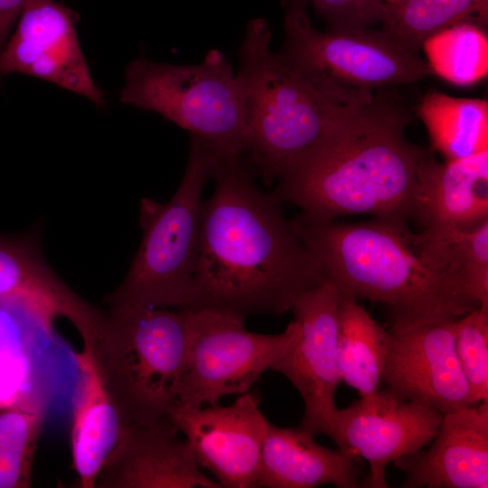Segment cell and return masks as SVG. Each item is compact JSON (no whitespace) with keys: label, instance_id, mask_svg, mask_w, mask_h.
<instances>
[{"label":"cell","instance_id":"cell-11","mask_svg":"<svg viewBox=\"0 0 488 488\" xmlns=\"http://www.w3.org/2000/svg\"><path fill=\"white\" fill-rule=\"evenodd\" d=\"M341 294L329 280L304 292L291 312L296 333L271 366L300 393L305 412L300 427L313 436H334L335 392L341 376L338 366L337 326Z\"/></svg>","mask_w":488,"mask_h":488},{"label":"cell","instance_id":"cell-4","mask_svg":"<svg viewBox=\"0 0 488 488\" xmlns=\"http://www.w3.org/2000/svg\"><path fill=\"white\" fill-rule=\"evenodd\" d=\"M270 42L267 22L260 17L250 20L235 74L243 155L267 185L319 148L361 106L326 94L273 52Z\"/></svg>","mask_w":488,"mask_h":488},{"label":"cell","instance_id":"cell-21","mask_svg":"<svg viewBox=\"0 0 488 488\" xmlns=\"http://www.w3.org/2000/svg\"><path fill=\"white\" fill-rule=\"evenodd\" d=\"M79 376L72 397L71 455L82 488H94L97 474L121 433L119 413L99 372L94 345L76 352Z\"/></svg>","mask_w":488,"mask_h":488},{"label":"cell","instance_id":"cell-3","mask_svg":"<svg viewBox=\"0 0 488 488\" xmlns=\"http://www.w3.org/2000/svg\"><path fill=\"white\" fill-rule=\"evenodd\" d=\"M407 221L345 223L303 212L292 228L340 294L386 306L391 331L456 319L478 307L448 263L421 243Z\"/></svg>","mask_w":488,"mask_h":488},{"label":"cell","instance_id":"cell-1","mask_svg":"<svg viewBox=\"0 0 488 488\" xmlns=\"http://www.w3.org/2000/svg\"><path fill=\"white\" fill-rule=\"evenodd\" d=\"M254 174L244 155L214 157L215 189L202 203L194 299L186 309L243 320L280 315L324 278L282 203L258 187Z\"/></svg>","mask_w":488,"mask_h":488},{"label":"cell","instance_id":"cell-26","mask_svg":"<svg viewBox=\"0 0 488 488\" xmlns=\"http://www.w3.org/2000/svg\"><path fill=\"white\" fill-rule=\"evenodd\" d=\"M47 413L24 408L0 411V488L32 486L34 455Z\"/></svg>","mask_w":488,"mask_h":488},{"label":"cell","instance_id":"cell-6","mask_svg":"<svg viewBox=\"0 0 488 488\" xmlns=\"http://www.w3.org/2000/svg\"><path fill=\"white\" fill-rule=\"evenodd\" d=\"M213 166V155L191 136L184 174L173 197L165 203L150 198L140 202V246L121 284L106 296L108 308L192 305L202 196Z\"/></svg>","mask_w":488,"mask_h":488},{"label":"cell","instance_id":"cell-15","mask_svg":"<svg viewBox=\"0 0 488 488\" xmlns=\"http://www.w3.org/2000/svg\"><path fill=\"white\" fill-rule=\"evenodd\" d=\"M77 14L54 0H31L0 53V79L19 72L37 77L106 104L81 52Z\"/></svg>","mask_w":488,"mask_h":488},{"label":"cell","instance_id":"cell-7","mask_svg":"<svg viewBox=\"0 0 488 488\" xmlns=\"http://www.w3.org/2000/svg\"><path fill=\"white\" fill-rule=\"evenodd\" d=\"M125 79L122 103L188 130L216 158L244 155L235 73L221 51L211 49L201 62L187 65L137 58Z\"/></svg>","mask_w":488,"mask_h":488},{"label":"cell","instance_id":"cell-16","mask_svg":"<svg viewBox=\"0 0 488 488\" xmlns=\"http://www.w3.org/2000/svg\"><path fill=\"white\" fill-rule=\"evenodd\" d=\"M172 421L125 427L95 480L97 488H221L201 470Z\"/></svg>","mask_w":488,"mask_h":488},{"label":"cell","instance_id":"cell-14","mask_svg":"<svg viewBox=\"0 0 488 488\" xmlns=\"http://www.w3.org/2000/svg\"><path fill=\"white\" fill-rule=\"evenodd\" d=\"M456 319L389 330L381 378L388 390L402 399L426 403L442 414L477 405L456 354Z\"/></svg>","mask_w":488,"mask_h":488},{"label":"cell","instance_id":"cell-10","mask_svg":"<svg viewBox=\"0 0 488 488\" xmlns=\"http://www.w3.org/2000/svg\"><path fill=\"white\" fill-rule=\"evenodd\" d=\"M50 322L24 303L0 299V411L47 412L61 396L73 397L79 376L72 352Z\"/></svg>","mask_w":488,"mask_h":488},{"label":"cell","instance_id":"cell-29","mask_svg":"<svg viewBox=\"0 0 488 488\" xmlns=\"http://www.w3.org/2000/svg\"><path fill=\"white\" fill-rule=\"evenodd\" d=\"M325 21L328 30L352 31L368 29L381 22L384 0H308Z\"/></svg>","mask_w":488,"mask_h":488},{"label":"cell","instance_id":"cell-18","mask_svg":"<svg viewBox=\"0 0 488 488\" xmlns=\"http://www.w3.org/2000/svg\"><path fill=\"white\" fill-rule=\"evenodd\" d=\"M413 217L430 245L488 220V149L445 163L431 154L419 171Z\"/></svg>","mask_w":488,"mask_h":488},{"label":"cell","instance_id":"cell-8","mask_svg":"<svg viewBox=\"0 0 488 488\" xmlns=\"http://www.w3.org/2000/svg\"><path fill=\"white\" fill-rule=\"evenodd\" d=\"M278 54L332 98L352 106L375 91L434 75L418 53L403 49L381 31L322 32L306 12L286 11Z\"/></svg>","mask_w":488,"mask_h":488},{"label":"cell","instance_id":"cell-19","mask_svg":"<svg viewBox=\"0 0 488 488\" xmlns=\"http://www.w3.org/2000/svg\"><path fill=\"white\" fill-rule=\"evenodd\" d=\"M427 451L395 461L405 488L488 487V401L443 414Z\"/></svg>","mask_w":488,"mask_h":488},{"label":"cell","instance_id":"cell-24","mask_svg":"<svg viewBox=\"0 0 488 488\" xmlns=\"http://www.w3.org/2000/svg\"><path fill=\"white\" fill-rule=\"evenodd\" d=\"M488 0H397L386 3L380 30L395 43L418 53L430 36L460 23L486 27Z\"/></svg>","mask_w":488,"mask_h":488},{"label":"cell","instance_id":"cell-17","mask_svg":"<svg viewBox=\"0 0 488 488\" xmlns=\"http://www.w3.org/2000/svg\"><path fill=\"white\" fill-rule=\"evenodd\" d=\"M0 299L19 300L52 323L68 319L83 344H96L107 317L58 277L30 234H0Z\"/></svg>","mask_w":488,"mask_h":488},{"label":"cell","instance_id":"cell-30","mask_svg":"<svg viewBox=\"0 0 488 488\" xmlns=\"http://www.w3.org/2000/svg\"><path fill=\"white\" fill-rule=\"evenodd\" d=\"M31 0H0V53L11 29Z\"/></svg>","mask_w":488,"mask_h":488},{"label":"cell","instance_id":"cell-32","mask_svg":"<svg viewBox=\"0 0 488 488\" xmlns=\"http://www.w3.org/2000/svg\"><path fill=\"white\" fill-rule=\"evenodd\" d=\"M386 3H391V2H394V1H397V0H384Z\"/></svg>","mask_w":488,"mask_h":488},{"label":"cell","instance_id":"cell-27","mask_svg":"<svg viewBox=\"0 0 488 488\" xmlns=\"http://www.w3.org/2000/svg\"><path fill=\"white\" fill-rule=\"evenodd\" d=\"M433 246L444 249L466 295L479 306L488 307V220L455 230Z\"/></svg>","mask_w":488,"mask_h":488},{"label":"cell","instance_id":"cell-23","mask_svg":"<svg viewBox=\"0 0 488 488\" xmlns=\"http://www.w3.org/2000/svg\"><path fill=\"white\" fill-rule=\"evenodd\" d=\"M417 114L430 137L432 149L446 160L473 155L488 149V102L430 90L421 99Z\"/></svg>","mask_w":488,"mask_h":488},{"label":"cell","instance_id":"cell-5","mask_svg":"<svg viewBox=\"0 0 488 488\" xmlns=\"http://www.w3.org/2000/svg\"><path fill=\"white\" fill-rule=\"evenodd\" d=\"M106 314L94 354L122 428L171 421L186 366L183 311L124 306Z\"/></svg>","mask_w":488,"mask_h":488},{"label":"cell","instance_id":"cell-9","mask_svg":"<svg viewBox=\"0 0 488 488\" xmlns=\"http://www.w3.org/2000/svg\"><path fill=\"white\" fill-rule=\"evenodd\" d=\"M187 327L185 372L176 406L219 404L227 395L250 390L291 343L293 320L278 334L253 333L244 320L208 308L181 309Z\"/></svg>","mask_w":488,"mask_h":488},{"label":"cell","instance_id":"cell-12","mask_svg":"<svg viewBox=\"0 0 488 488\" xmlns=\"http://www.w3.org/2000/svg\"><path fill=\"white\" fill-rule=\"evenodd\" d=\"M442 418L426 403L380 389L337 410L333 439L342 451L369 463L366 487L386 488L387 465L432 442Z\"/></svg>","mask_w":488,"mask_h":488},{"label":"cell","instance_id":"cell-28","mask_svg":"<svg viewBox=\"0 0 488 488\" xmlns=\"http://www.w3.org/2000/svg\"><path fill=\"white\" fill-rule=\"evenodd\" d=\"M456 354L476 404L488 401V307L478 306L455 321Z\"/></svg>","mask_w":488,"mask_h":488},{"label":"cell","instance_id":"cell-31","mask_svg":"<svg viewBox=\"0 0 488 488\" xmlns=\"http://www.w3.org/2000/svg\"><path fill=\"white\" fill-rule=\"evenodd\" d=\"M308 0H286V10H304L305 11Z\"/></svg>","mask_w":488,"mask_h":488},{"label":"cell","instance_id":"cell-2","mask_svg":"<svg viewBox=\"0 0 488 488\" xmlns=\"http://www.w3.org/2000/svg\"><path fill=\"white\" fill-rule=\"evenodd\" d=\"M410 120L409 109L380 89L279 177L271 193L317 219L369 214L407 221L414 214L420 168L432 154L407 139Z\"/></svg>","mask_w":488,"mask_h":488},{"label":"cell","instance_id":"cell-25","mask_svg":"<svg viewBox=\"0 0 488 488\" xmlns=\"http://www.w3.org/2000/svg\"><path fill=\"white\" fill-rule=\"evenodd\" d=\"M434 75L457 86H470L488 73V36L483 27L460 23L445 29L422 44Z\"/></svg>","mask_w":488,"mask_h":488},{"label":"cell","instance_id":"cell-20","mask_svg":"<svg viewBox=\"0 0 488 488\" xmlns=\"http://www.w3.org/2000/svg\"><path fill=\"white\" fill-rule=\"evenodd\" d=\"M361 471L355 458L341 449L321 446L299 427L269 423L263 443L257 487L314 488L333 484L358 487Z\"/></svg>","mask_w":488,"mask_h":488},{"label":"cell","instance_id":"cell-13","mask_svg":"<svg viewBox=\"0 0 488 488\" xmlns=\"http://www.w3.org/2000/svg\"><path fill=\"white\" fill-rule=\"evenodd\" d=\"M171 421L184 435L201 468L224 488H254L270 422L258 396L248 391L227 407L175 406Z\"/></svg>","mask_w":488,"mask_h":488},{"label":"cell","instance_id":"cell-22","mask_svg":"<svg viewBox=\"0 0 488 488\" xmlns=\"http://www.w3.org/2000/svg\"><path fill=\"white\" fill-rule=\"evenodd\" d=\"M390 339L357 302L341 295L338 307L337 353L341 380L361 397L380 389Z\"/></svg>","mask_w":488,"mask_h":488}]
</instances>
